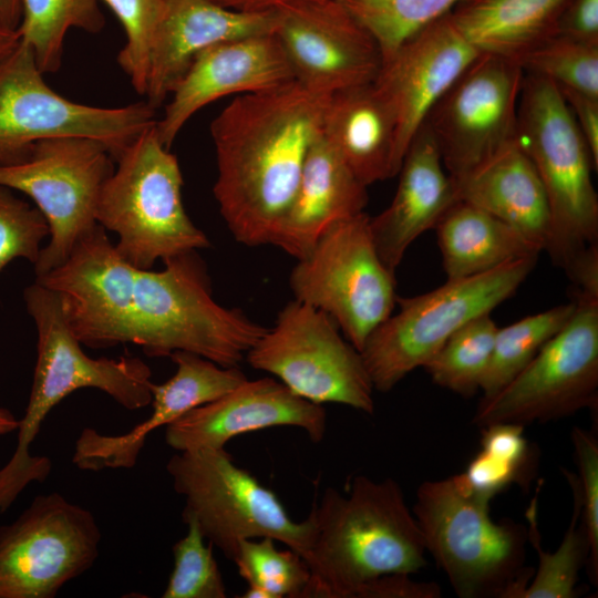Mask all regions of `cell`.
<instances>
[{
	"instance_id": "52a82bcc",
	"label": "cell",
	"mask_w": 598,
	"mask_h": 598,
	"mask_svg": "<svg viewBox=\"0 0 598 598\" xmlns=\"http://www.w3.org/2000/svg\"><path fill=\"white\" fill-rule=\"evenodd\" d=\"M516 137L546 192L550 229L545 250L556 266L565 269L598 241V196L588 145L550 80L524 72Z\"/></svg>"
},
{
	"instance_id": "e575fe53",
	"label": "cell",
	"mask_w": 598,
	"mask_h": 598,
	"mask_svg": "<svg viewBox=\"0 0 598 598\" xmlns=\"http://www.w3.org/2000/svg\"><path fill=\"white\" fill-rule=\"evenodd\" d=\"M462 0H340L373 37L382 59L435 20L448 14Z\"/></svg>"
},
{
	"instance_id": "f35d334b",
	"label": "cell",
	"mask_w": 598,
	"mask_h": 598,
	"mask_svg": "<svg viewBox=\"0 0 598 598\" xmlns=\"http://www.w3.org/2000/svg\"><path fill=\"white\" fill-rule=\"evenodd\" d=\"M49 234L41 212L0 185V272L16 258L34 265Z\"/></svg>"
},
{
	"instance_id": "b9f144b4",
	"label": "cell",
	"mask_w": 598,
	"mask_h": 598,
	"mask_svg": "<svg viewBox=\"0 0 598 598\" xmlns=\"http://www.w3.org/2000/svg\"><path fill=\"white\" fill-rule=\"evenodd\" d=\"M481 450L503 458L528 473L532 466V450L524 436V426L497 423L482 427Z\"/></svg>"
},
{
	"instance_id": "d590c367",
	"label": "cell",
	"mask_w": 598,
	"mask_h": 598,
	"mask_svg": "<svg viewBox=\"0 0 598 598\" xmlns=\"http://www.w3.org/2000/svg\"><path fill=\"white\" fill-rule=\"evenodd\" d=\"M515 61L525 73L598 99V45L553 35Z\"/></svg>"
},
{
	"instance_id": "4dcf8cb0",
	"label": "cell",
	"mask_w": 598,
	"mask_h": 598,
	"mask_svg": "<svg viewBox=\"0 0 598 598\" xmlns=\"http://www.w3.org/2000/svg\"><path fill=\"white\" fill-rule=\"evenodd\" d=\"M105 24L99 0H21L20 40L33 51L40 71L59 70L68 31L99 33Z\"/></svg>"
},
{
	"instance_id": "484cf974",
	"label": "cell",
	"mask_w": 598,
	"mask_h": 598,
	"mask_svg": "<svg viewBox=\"0 0 598 598\" xmlns=\"http://www.w3.org/2000/svg\"><path fill=\"white\" fill-rule=\"evenodd\" d=\"M321 133L367 187L398 175L396 120L373 82L332 93Z\"/></svg>"
},
{
	"instance_id": "d6a6232c",
	"label": "cell",
	"mask_w": 598,
	"mask_h": 598,
	"mask_svg": "<svg viewBox=\"0 0 598 598\" xmlns=\"http://www.w3.org/2000/svg\"><path fill=\"white\" fill-rule=\"evenodd\" d=\"M489 315L458 329L423 367L435 384L464 396L481 390L498 329Z\"/></svg>"
},
{
	"instance_id": "8fae6325",
	"label": "cell",
	"mask_w": 598,
	"mask_h": 598,
	"mask_svg": "<svg viewBox=\"0 0 598 598\" xmlns=\"http://www.w3.org/2000/svg\"><path fill=\"white\" fill-rule=\"evenodd\" d=\"M296 300L329 315L361 351L396 303L394 271L380 258L363 212L332 225L292 268Z\"/></svg>"
},
{
	"instance_id": "3957f363",
	"label": "cell",
	"mask_w": 598,
	"mask_h": 598,
	"mask_svg": "<svg viewBox=\"0 0 598 598\" xmlns=\"http://www.w3.org/2000/svg\"><path fill=\"white\" fill-rule=\"evenodd\" d=\"M37 333V362L24 415L19 420L16 450L0 468V492L20 495L31 483L44 482L52 462L32 455L34 442L50 411L71 393L96 389L126 410L151 404L152 371L140 358H91L82 349L65 319L60 296L34 282L23 292Z\"/></svg>"
},
{
	"instance_id": "74e56055",
	"label": "cell",
	"mask_w": 598,
	"mask_h": 598,
	"mask_svg": "<svg viewBox=\"0 0 598 598\" xmlns=\"http://www.w3.org/2000/svg\"><path fill=\"white\" fill-rule=\"evenodd\" d=\"M121 22L126 42L117 61L134 90L144 95L150 54L165 0H102Z\"/></svg>"
},
{
	"instance_id": "c3c4849f",
	"label": "cell",
	"mask_w": 598,
	"mask_h": 598,
	"mask_svg": "<svg viewBox=\"0 0 598 598\" xmlns=\"http://www.w3.org/2000/svg\"><path fill=\"white\" fill-rule=\"evenodd\" d=\"M21 20V0H0V28L16 31Z\"/></svg>"
},
{
	"instance_id": "44dd1931",
	"label": "cell",
	"mask_w": 598,
	"mask_h": 598,
	"mask_svg": "<svg viewBox=\"0 0 598 598\" xmlns=\"http://www.w3.org/2000/svg\"><path fill=\"white\" fill-rule=\"evenodd\" d=\"M276 426L300 427L319 443L326 434L327 413L322 404L295 394L279 380L247 379L167 425L165 441L176 452L221 448L235 436Z\"/></svg>"
},
{
	"instance_id": "83f0119b",
	"label": "cell",
	"mask_w": 598,
	"mask_h": 598,
	"mask_svg": "<svg viewBox=\"0 0 598 598\" xmlns=\"http://www.w3.org/2000/svg\"><path fill=\"white\" fill-rule=\"evenodd\" d=\"M434 228L448 280L484 274L542 251L512 226L462 199Z\"/></svg>"
},
{
	"instance_id": "681fc988",
	"label": "cell",
	"mask_w": 598,
	"mask_h": 598,
	"mask_svg": "<svg viewBox=\"0 0 598 598\" xmlns=\"http://www.w3.org/2000/svg\"><path fill=\"white\" fill-rule=\"evenodd\" d=\"M19 420L6 408H0V436L18 430Z\"/></svg>"
},
{
	"instance_id": "4fadbf2b",
	"label": "cell",
	"mask_w": 598,
	"mask_h": 598,
	"mask_svg": "<svg viewBox=\"0 0 598 598\" xmlns=\"http://www.w3.org/2000/svg\"><path fill=\"white\" fill-rule=\"evenodd\" d=\"M245 358L310 402L374 411V386L360 351L329 315L312 306L289 301Z\"/></svg>"
},
{
	"instance_id": "f6af8a7d",
	"label": "cell",
	"mask_w": 598,
	"mask_h": 598,
	"mask_svg": "<svg viewBox=\"0 0 598 598\" xmlns=\"http://www.w3.org/2000/svg\"><path fill=\"white\" fill-rule=\"evenodd\" d=\"M556 85V84H555ZM557 86V85H556ZM558 87V86H557ZM570 109L576 124L588 145L595 169L598 167V99L584 93L558 87Z\"/></svg>"
},
{
	"instance_id": "7bdbcfd3",
	"label": "cell",
	"mask_w": 598,
	"mask_h": 598,
	"mask_svg": "<svg viewBox=\"0 0 598 598\" xmlns=\"http://www.w3.org/2000/svg\"><path fill=\"white\" fill-rule=\"evenodd\" d=\"M436 582L415 581L408 574H388L360 586L353 598H439Z\"/></svg>"
},
{
	"instance_id": "2e32d148",
	"label": "cell",
	"mask_w": 598,
	"mask_h": 598,
	"mask_svg": "<svg viewBox=\"0 0 598 598\" xmlns=\"http://www.w3.org/2000/svg\"><path fill=\"white\" fill-rule=\"evenodd\" d=\"M523 80L514 59L481 52L432 106L423 123L452 178L472 172L516 138Z\"/></svg>"
},
{
	"instance_id": "8992f818",
	"label": "cell",
	"mask_w": 598,
	"mask_h": 598,
	"mask_svg": "<svg viewBox=\"0 0 598 598\" xmlns=\"http://www.w3.org/2000/svg\"><path fill=\"white\" fill-rule=\"evenodd\" d=\"M156 123L118 156L96 212L97 224L117 235L118 254L137 269L210 247L185 210L179 164L161 142Z\"/></svg>"
},
{
	"instance_id": "e0dca14e",
	"label": "cell",
	"mask_w": 598,
	"mask_h": 598,
	"mask_svg": "<svg viewBox=\"0 0 598 598\" xmlns=\"http://www.w3.org/2000/svg\"><path fill=\"white\" fill-rule=\"evenodd\" d=\"M276 13L274 33L308 91L330 95L377 78L381 50L340 0H298Z\"/></svg>"
},
{
	"instance_id": "f907efd6",
	"label": "cell",
	"mask_w": 598,
	"mask_h": 598,
	"mask_svg": "<svg viewBox=\"0 0 598 598\" xmlns=\"http://www.w3.org/2000/svg\"><path fill=\"white\" fill-rule=\"evenodd\" d=\"M20 40L18 30L8 31L0 28V56L11 50Z\"/></svg>"
},
{
	"instance_id": "d4e9b609",
	"label": "cell",
	"mask_w": 598,
	"mask_h": 598,
	"mask_svg": "<svg viewBox=\"0 0 598 598\" xmlns=\"http://www.w3.org/2000/svg\"><path fill=\"white\" fill-rule=\"evenodd\" d=\"M169 358L176 372L164 383H151L153 411L147 420L123 434H103L96 439L101 462L110 468H133L156 429L167 426L190 410L227 394L247 380L237 367H223L195 353L175 351Z\"/></svg>"
},
{
	"instance_id": "7402d4cb",
	"label": "cell",
	"mask_w": 598,
	"mask_h": 598,
	"mask_svg": "<svg viewBox=\"0 0 598 598\" xmlns=\"http://www.w3.org/2000/svg\"><path fill=\"white\" fill-rule=\"evenodd\" d=\"M277 13L227 9L212 0H165L153 39L144 96L158 109L172 95L195 58L207 48L272 33Z\"/></svg>"
},
{
	"instance_id": "7dc6e473",
	"label": "cell",
	"mask_w": 598,
	"mask_h": 598,
	"mask_svg": "<svg viewBox=\"0 0 598 598\" xmlns=\"http://www.w3.org/2000/svg\"><path fill=\"white\" fill-rule=\"evenodd\" d=\"M227 9L249 12L264 13L278 11L298 0H212Z\"/></svg>"
},
{
	"instance_id": "277c9868",
	"label": "cell",
	"mask_w": 598,
	"mask_h": 598,
	"mask_svg": "<svg viewBox=\"0 0 598 598\" xmlns=\"http://www.w3.org/2000/svg\"><path fill=\"white\" fill-rule=\"evenodd\" d=\"M489 502L463 473L416 489L412 513L426 553L460 598H518L534 573L526 567L528 528L494 522Z\"/></svg>"
},
{
	"instance_id": "836d02e7",
	"label": "cell",
	"mask_w": 598,
	"mask_h": 598,
	"mask_svg": "<svg viewBox=\"0 0 598 598\" xmlns=\"http://www.w3.org/2000/svg\"><path fill=\"white\" fill-rule=\"evenodd\" d=\"M240 542L234 563L248 584L244 598H302L310 580L306 561L295 550H280L272 538Z\"/></svg>"
},
{
	"instance_id": "d6986e66",
	"label": "cell",
	"mask_w": 598,
	"mask_h": 598,
	"mask_svg": "<svg viewBox=\"0 0 598 598\" xmlns=\"http://www.w3.org/2000/svg\"><path fill=\"white\" fill-rule=\"evenodd\" d=\"M480 53L448 13L383 60L373 84L395 116L401 163L432 106Z\"/></svg>"
},
{
	"instance_id": "8d00e7d4",
	"label": "cell",
	"mask_w": 598,
	"mask_h": 598,
	"mask_svg": "<svg viewBox=\"0 0 598 598\" xmlns=\"http://www.w3.org/2000/svg\"><path fill=\"white\" fill-rule=\"evenodd\" d=\"M184 523L187 533L172 548L174 567L162 597L225 598L226 586L213 554V545H205V538L193 519Z\"/></svg>"
},
{
	"instance_id": "ee69618b",
	"label": "cell",
	"mask_w": 598,
	"mask_h": 598,
	"mask_svg": "<svg viewBox=\"0 0 598 598\" xmlns=\"http://www.w3.org/2000/svg\"><path fill=\"white\" fill-rule=\"evenodd\" d=\"M555 35L598 45V0H570L558 21Z\"/></svg>"
},
{
	"instance_id": "5b68a950",
	"label": "cell",
	"mask_w": 598,
	"mask_h": 598,
	"mask_svg": "<svg viewBox=\"0 0 598 598\" xmlns=\"http://www.w3.org/2000/svg\"><path fill=\"white\" fill-rule=\"evenodd\" d=\"M164 264L158 271L136 268L132 343L153 358L185 351L237 367L268 328L214 300L196 250Z\"/></svg>"
},
{
	"instance_id": "9a60e30c",
	"label": "cell",
	"mask_w": 598,
	"mask_h": 598,
	"mask_svg": "<svg viewBox=\"0 0 598 598\" xmlns=\"http://www.w3.org/2000/svg\"><path fill=\"white\" fill-rule=\"evenodd\" d=\"M102 533L89 509L52 492L0 526V598H53L93 567Z\"/></svg>"
},
{
	"instance_id": "f546056e",
	"label": "cell",
	"mask_w": 598,
	"mask_h": 598,
	"mask_svg": "<svg viewBox=\"0 0 598 598\" xmlns=\"http://www.w3.org/2000/svg\"><path fill=\"white\" fill-rule=\"evenodd\" d=\"M573 494V515L569 526L558 548L548 553L540 543L537 519V498L535 497L526 512L528 522V539L537 554L538 566L518 598H573L580 569L588 559L589 547L582 527L580 494L576 475L563 470Z\"/></svg>"
},
{
	"instance_id": "f1b7e54d",
	"label": "cell",
	"mask_w": 598,
	"mask_h": 598,
	"mask_svg": "<svg viewBox=\"0 0 598 598\" xmlns=\"http://www.w3.org/2000/svg\"><path fill=\"white\" fill-rule=\"evenodd\" d=\"M570 0H462L450 17L480 52L516 60L555 35Z\"/></svg>"
},
{
	"instance_id": "ffe728a7",
	"label": "cell",
	"mask_w": 598,
	"mask_h": 598,
	"mask_svg": "<svg viewBox=\"0 0 598 598\" xmlns=\"http://www.w3.org/2000/svg\"><path fill=\"white\" fill-rule=\"evenodd\" d=\"M292 81V69L274 32L212 45L195 58L172 93L156 123L159 140L169 150L187 121L220 97L276 89Z\"/></svg>"
},
{
	"instance_id": "7a4b0ae2",
	"label": "cell",
	"mask_w": 598,
	"mask_h": 598,
	"mask_svg": "<svg viewBox=\"0 0 598 598\" xmlns=\"http://www.w3.org/2000/svg\"><path fill=\"white\" fill-rule=\"evenodd\" d=\"M309 517L312 538L303 560L310 580L302 598H353L369 580L427 565L422 533L393 478L355 476L347 495L328 487Z\"/></svg>"
},
{
	"instance_id": "ab89813d",
	"label": "cell",
	"mask_w": 598,
	"mask_h": 598,
	"mask_svg": "<svg viewBox=\"0 0 598 598\" xmlns=\"http://www.w3.org/2000/svg\"><path fill=\"white\" fill-rule=\"evenodd\" d=\"M571 443L578 473L576 481L580 494V520L586 533L590 577H598V440L579 426L571 431Z\"/></svg>"
},
{
	"instance_id": "1f68e13d",
	"label": "cell",
	"mask_w": 598,
	"mask_h": 598,
	"mask_svg": "<svg viewBox=\"0 0 598 598\" xmlns=\"http://www.w3.org/2000/svg\"><path fill=\"white\" fill-rule=\"evenodd\" d=\"M574 301L527 316L498 328L492 359L481 385L488 399L513 380L570 318Z\"/></svg>"
},
{
	"instance_id": "ba28073f",
	"label": "cell",
	"mask_w": 598,
	"mask_h": 598,
	"mask_svg": "<svg viewBox=\"0 0 598 598\" xmlns=\"http://www.w3.org/2000/svg\"><path fill=\"white\" fill-rule=\"evenodd\" d=\"M166 471L174 491L185 499L183 522L193 519L227 559L234 561L240 542L264 537L306 557L311 518L291 519L277 495L237 466L225 447L176 452Z\"/></svg>"
},
{
	"instance_id": "cb8c5ba5",
	"label": "cell",
	"mask_w": 598,
	"mask_h": 598,
	"mask_svg": "<svg viewBox=\"0 0 598 598\" xmlns=\"http://www.w3.org/2000/svg\"><path fill=\"white\" fill-rule=\"evenodd\" d=\"M367 186L321 131L307 153L291 205L272 243L297 260L334 224L364 212Z\"/></svg>"
},
{
	"instance_id": "603a6c76",
	"label": "cell",
	"mask_w": 598,
	"mask_h": 598,
	"mask_svg": "<svg viewBox=\"0 0 598 598\" xmlns=\"http://www.w3.org/2000/svg\"><path fill=\"white\" fill-rule=\"evenodd\" d=\"M398 174L399 185L391 204L375 217H370L378 254L393 271L410 245L435 227L458 200L455 185L444 171L437 144L424 123L413 135Z\"/></svg>"
},
{
	"instance_id": "6da1fadb",
	"label": "cell",
	"mask_w": 598,
	"mask_h": 598,
	"mask_svg": "<svg viewBox=\"0 0 598 598\" xmlns=\"http://www.w3.org/2000/svg\"><path fill=\"white\" fill-rule=\"evenodd\" d=\"M331 95V94H330ZM330 95L292 81L235 97L210 124L219 213L246 246L272 245Z\"/></svg>"
},
{
	"instance_id": "7c38bea8",
	"label": "cell",
	"mask_w": 598,
	"mask_h": 598,
	"mask_svg": "<svg viewBox=\"0 0 598 598\" xmlns=\"http://www.w3.org/2000/svg\"><path fill=\"white\" fill-rule=\"evenodd\" d=\"M564 327L503 389L481 399L473 423L525 425L567 417L598 403V297L574 292Z\"/></svg>"
},
{
	"instance_id": "30bf717a",
	"label": "cell",
	"mask_w": 598,
	"mask_h": 598,
	"mask_svg": "<svg viewBox=\"0 0 598 598\" xmlns=\"http://www.w3.org/2000/svg\"><path fill=\"white\" fill-rule=\"evenodd\" d=\"M157 122L146 101L99 107L53 91L38 68L32 49L19 40L0 56V166L24 162L37 143L81 136L105 145L114 161Z\"/></svg>"
},
{
	"instance_id": "9c48e42d",
	"label": "cell",
	"mask_w": 598,
	"mask_h": 598,
	"mask_svg": "<svg viewBox=\"0 0 598 598\" xmlns=\"http://www.w3.org/2000/svg\"><path fill=\"white\" fill-rule=\"evenodd\" d=\"M537 258H520L484 274L447 279L420 296L396 298L399 312L384 320L360 351L374 390H392L423 368L458 329L512 297Z\"/></svg>"
},
{
	"instance_id": "bcb514c9",
	"label": "cell",
	"mask_w": 598,
	"mask_h": 598,
	"mask_svg": "<svg viewBox=\"0 0 598 598\" xmlns=\"http://www.w3.org/2000/svg\"><path fill=\"white\" fill-rule=\"evenodd\" d=\"M565 271L574 285V292L598 297V244L577 255Z\"/></svg>"
},
{
	"instance_id": "ac0fdd59",
	"label": "cell",
	"mask_w": 598,
	"mask_h": 598,
	"mask_svg": "<svg viewBox=\"0 0 598 598\" xmlns=\"http://www.w3.org/2000/svg\"><path fill=\"white\" fill-rule=\"evenodd\" d=\"M135 271L97 225L61 265L35 281L60 296L68 324L82 346L107 349L132 343Z\"/></svg>"
},
{
	"instance_id": "4316f807",
	"label": "cell",
	"mask_w": 598,
	"mask_h": 598,
	"mask_svg": "<svg viewBox=\"0 0 598 598\" xmlns=\"http://www.w3.org/2000/svg\"><path fill=\"white\" fill-rule=\"evenodd\" d=\"M452 181L458 199L492 214L545 250L550 229L548 200L539 174L517 137Z\"/></svg>"
},
{
	"instance_id": "60d3db41",
	"label": "cell",
	"mask_w": 598,
	"mask_h": 598,
	"mask_svg": "<svg viewBox=\"0 0 598 598\" xmlns=\"http://www.w3.org/2000/svg\"><path fill=\"white\" fill-rule=\"evenodd\" d=\"M523 470L483 450L472 458L463 473L467 484L478 494L493 498L514 483L525 480Z\"/></svg>"
},
{
	"instance_id": "5bb4252c",
	"label": "cell",
	"mask_w": 598,
	"mask_h": 598,
	"mask_svg": "<svg viewBox=\"0 0 598 598\" xmlns=\"http://www.w3.org/2000/svg\"><path fill=\"white\" fill-rule=\"evenodd\" d=\"M113 161L96 140L62 136L37 143L22 163L0 166V185L27 195L49 226V243L34 264L37 277L61 265L99 225V198Z\"/></svg>"
}]
</instances>
